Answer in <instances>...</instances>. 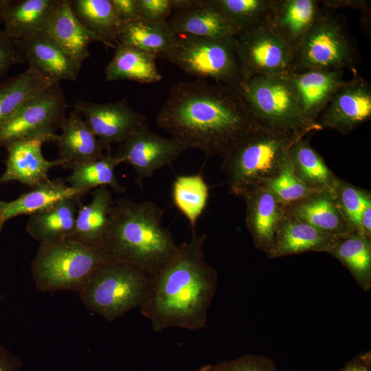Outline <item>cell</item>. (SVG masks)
<instances>
[{
    "label": "cell",
    "mask_w": 371,
    "mask_h": 371,
    "mask_svg": "<svg viewBox=\"0 0 371 371\" xmlns=\"http://www.w3.org/2000/svg\"><path fill=\"white\" fill-rule=\"evenodd\" d=\"M344 236L319 231L290 214L283 217L268 256L271 258L307 251H329Z\"/></svg>",
    "instance_id": "ffe728a7"
},
{
    "label": "cell",
    "mask_w": 371,
    "mask_h": 371,
    "mask_svg": "<svg viewBox=\"0 0 371 371\" xmlns=\"http://www.w3.org/2000/svg\"><path fill=\"white\" fill-rule=\"evenodd\" d=\"M177 36L168 21L139 18L122 23L117 41L118 45L136 47L160 58L171 49Z\"/></svg>",
    "instance_id": "4dcf8cb0"
},
{
    "label": "cell",
    "mask_w": 371,
    "mask_h": 371,
    "mask_svg": "<svg viewBox=\"0 0 371 371\" xmlns=\"http://www.w3.org/2000/svg\"><path fill=\"white\" fill-rule=\"evenodd\" d=\"M283 76L292 86L306 120L318 128V117L346 81L344 71L310 70Z\"/></svg>",
    "instance_id": "ac0fdd59"
},
{
    "label": "cell",
    "mask_w": 371,
    "mask_h": 371,
    "mask_svg": "<svg viewBox=\"0 0 371 371\" xmlns=\"http://www.w3.org/2000/svg\"><path fill=\"white\" fill-rule=\"evenodd\" d=\"M73 106L80 111L106 151L110 150L111 144H120L132 132L146 124L145 116L135 111L126 98L106 103L79 100Z\"/></svg>",
    "instance_id": "4fadbf2b"
},
{
    "label": "cell",
    "mask_w": 371,
    "mask_h": 371,
    "mask_svg": "<svg viewBox=\"0 0 371 371\" xmlns=\"http://www.w3.org/2000/svg\"><path fill=\"white\" fill-rule=\"evenodd\" d=\"M319 3L322 4L325 9L330 10L341 8L357 9L363 12L364 17L366 14L368 16V10H370L369 3L363 0H324L319 1Z\"/></svg>",
    "instance_id": "ee69618b"
},
{
    "label": "cell",
    "mask_w": 371,
    "mask_h": 371,
    "mask_svg": "<svg viewBox=\"0 0 371 371\" xmlns=\"http://www.w3.org/2000/svg\"><path fill=\"white\" fill-rule=\"evenodd\" d=\"M61 132L55 141L57 159L65 168L87 164L102 159L105 150L89 128L80 111L72 107L60 126Z\"/></svg>",
    "instance_id": "d6986e66"
},
{
    "label": "cell",
    "mask_w": 371,
    "mask_h": 371,
    "mask_svg": "<svg viewBox=\"0 0 371 371\" xmlns=\"http://www.w3.org/2000/svg\"><path fill=\"white\" fill-rule=\"evenodd\" d=\"M160 58L197 79L210 78L237 90L247 79L238 56L236 36L216 38L177 34L171 49Z\"/></svg>",
    "instance_id": "52a82bcc"
},
{
    "label": "cell",
    "mask_w": 371,
    "mask_h": 371,
    "mask_svg": "<svg viewBox=\"0 0 371 371\" xmlns=\"http://www.w3.org/2000/svg\"><path fill=\"white\" fill-rule=\"evenodd\" d=\"M79 21L107 47L115 49L122 25L111 0H69Z\"/></svg>",
    "instance_id": "f546056e"
},
{
    "label": "cell",
    "mask_w": 371,
    "mask_h": 371,
    "mask_svg": "<svg viewBox=\"0 0 371 371\" xmlns=\"http://www.w3.org/2000/svg\"><path fill=\"white\" fill-rule=\"evenodd\" d=\"M289 155L295 174L309 189L316 193L335 195L337 182L307 139L303 137L297 139L292 146Z\"/></svg>",
    "instance_id": "d6a6232c"
},
{
    "label": "cell",
    "mask_w": 371,
    "mask_h": 371,
    "mask_svg": "<svg viewBox=\"0 0 371 371\" xmlns=\"http://www.w3.org/2000/svg\"><path fill=\"white\" fill-rule=\"evenodd\" d=\"M188 148L180 141L151 131L146 124L132 132L119 144L113 155L118 164H126L135 172V182L142 188L145 179L170 166Z\"/></svg>",
    "instance_id": "7c38bea8"
},
{
    "label": "cell",
    "mask_w": 371,
    "mask_h": 371,
    "mask_svg": "<svg viewBox=\"0 0 371 371\" xmlns=\"http://www.w3.org/2000/svg\"><path fill=\"white\" fill-rule=\"evenodd\" d=\"M238 91L261 126L302 135L318 129L305 117L292 86L284 76H250Z\"/></svg>",
    "instance_id": "9c48e42d"
},
{
    "label": "cell",
    "mask_w": 371,
    "mask_h": 371,
    "mask_svg": "<svg viewBox=\"0 0 371 371\" xmlns=\"http://www.w3.org/2000/svg\"><path fill=\"white\" fill-rule=\"evenodd\" d=\"M244 199L247 227L256 247L268 254L284 216L282 204L265 186Z\"/></svg>",
    "instance_id": "44dd1931"
},
{
    "label": "cell",
    "mask_w": 371,
    "mask_h": 371,
    "mask_svg": "<svg viewBox=\"0 0 371 371\" xmlns=\"http://www.w3.org/2000/svg\"><path fill=\"white\" fill-rule=\"evenodd\" d=\"M111 260L102 246L74 237L40 243L31 265L36 288L43 292H78L89 277Z\"/></svg>",
    "instance_id": "5b68a950"
},
{
    "label": "cell",
    "mask_w": 371,
    "mask_h": 371,
    "mask_svg": "<svg viewBox=\"0 0 371 371\" xmlns=\"http://www.w3.org/2000/svg\"><path fill=\"white\" fill-rule=\"evenodd\" d=\"M114 201L108 186L97 188L91 193V200L88 204H80L72 237L88 245L101 246Z\"/></svg>",
    "instance_id": "83f0119b"
},
{
    "label": "cell",
    "mask_w": 371,
    "mask_h": 371,
    "mask_svg": "<svg viewBox=\"0 0 371 371\" xmlns=\"http://www.w3.org/2000/svg\"><path fill=\"white\" fill-rule=\"evenodd\" d=\"M164 212L153 201L126 196L115 201L101 244L110 259L131 264L149 277L161 270L178 248L162 224Z\"/></svg>",
    "instance_id": "3957f363"
},
{
    "label": "cell",
    "mask_w": 371,
    "mask_h": 371,
    "mask_svg": "<svg viewBox=\"0 0 371 371\" xmlns=\"http://www.w3.org/2000/svg\"><path fill=\"white\" fill-rule=\"evenodd\" d=\"M350 271L365 291L371 287V246L368 237L351 233L342 237L329 251Z\"/></svg>",
    "instance_id": "836d02e7"
},
{
    "label": "cell",
    "mask_w": 371,
    "mask_h": 371,
    "mask_svg": "<svg viewBox=\"0 0 371 371\" xmlns=\"http://www.w3.org/2000/svg\"><path fill=\"white\" fill-rule=\"evenodd\" d=\"M360 55L345 21L322 8L317 19L294 49L290 73L353 69Z\"/></svg>",
    "instance_id": "ba28073f"
},
{
    "label": "cell",
    "mask_w": 371,
    "mask_h": 371,
    "mask_svg": "<svg viewBox=\"0 0 371 371\" xmlns=\"http://www.w3.org/2000/svg\"><path fill=\"white\" fill-rule=\"evenodd\" d=\"M115 50L104 71L107 81L126 80L146 84L161 81V76L156 65L155 54L120 44Z\"/></svg>",
    "instance_id": "4316f807"
},
{
    "label": "cell",
    "mask_w": 371,
    "mask_h": 371,
    "mask_svg": "<svg viewBox=\"0 0 371 371\" xmlns=\"http://www.w3.org/2000/svg\"><path fill=\"white\" fill-rule=\"evenodd\" d=\"M150 277L139 268L109 260L101 265L77 292L83 304L107 322L139 308Z\"/></svg>",
    "instance_id": "8992f818"
},
{
    "label": "cell",
    "mask_w": 371,
    "mask_h": 371,
    "mask_svg": "<svg viewBox=\"0 0 371 371\" xmlns=\"http://www.w3.org/2000/svg\"><path fill=\"white\" fill-rule=\"evenodd\" d=\"M173 205L188 219L192 232L204 211L209 197V188L201 173L180 175L172 186Z\"/></svg>",
    "instance_id": "e575fe53"
},
{
    "label": "cell",
    "mask_w": 371,
    "mask_h": 371,
    "mask_svg": "<svg viewBox=\"0 0 371 371\" xmlns=\"http://www.w3.org/2000/svg\"><path fill=\"white\" fill-rule=\"evenodd\" d=\"M21 359L0 344V371H21Z\"/></svg>",
    "instance_id": "f6af8a7d"
},
{
    "label": "cell",
    "mask_w": 371,
    "mask_h": 371,
    "mask_svg": "<svg viewBox=\"0 0 371 371\" xmlns=\"http://www.w3.org/2000/svg\"><path fill=\"white\" fill-rule=\"evenodd\" d=\"M206 234L192 232L178 245L172 258L150 277L140 313L160 333L177 327L190 330L205 328L207 311L214 295L218 273L205 259Z\"/></svg>",
    "instance_id": "7a4b0ae2"
},
{
    "label": "cell",
    "mask_w": 371,
    "mask_h": 371,
    "mask_svg": "<svg viewBox=\"0 0 371 371\" xmlns=\"http://www.w3.org/2000/svg\"><path fill=\"white\" fill-rule=\"evenodd\" d=\"M339 195L343 210L354 227L360 228V221L366 206L370 203V196L363 191L349 185L341 186L337 183L335 195Z\"/></svg>",
    "instance_id": "ab89813d"
},
{
    "label": "cell",
    "mask_w": 371,
    "mask_h": 371,
    "mask_svg": "<svg viewBox=\"0 0 371 371\" xmlns=\"http://www.w3.org/2000/svg\"><path fill=\"white\" fill-rule=\"evenodd\" d=\"M156 122L188 149L222 159L258 124L236 89L204 79L173 85Z\"/></svg>",
    "instance_id": "6da1fadb"
},
{
    "label": "cell",
    "mask_w": 371,
    "mask_h": 371,
    "mask_svg": "<svg viewBox=\"0 0 371 371\" xmlns=\"http://www.w3.org/2000/svg\"><path fill=\"white\" fill-rule=\"evenodd\" d=\"M238 56L247 78L290 73L294 49L267 24L236 36Z\"/></svg>",
    "instance_id": "8fae6325"
},
{
    "label": "cell",
    "mask_w": 371,
    "mask_h": 371,
    "mask_svg": "<svg viewBox=\"0 0 371 371\" xmlns=\"http://www.w3.org/2000/svg\"><path fill=\"white\" fill-rule=\"evenodd\" d=\"M196 371H277V368L267 357L245 354L232 360L206 364Z\"/></svg>",
    "instance_id": "f35d334b"
},
{
    "label": "cell",
    "mask_w": 371,
    "mask_h": 371,
    "mask_svg": "<svg viewBox=\"0 0 371 371\" xmlns=\"http://www.w3.org/2000/svg\"><path fill=\"white\" fill-rule=\"evenodd\" d=\"M117 165L111 150H108L102 159L71 166V173L65 181L77 189L90 191L94 188L106 186L114 192L123 193L126 188L117 181L115 172Z\"/></svg>",
    "instance_id": "d590c367"
},
{
    "label": "cell",
    "mask_w": 371,
    "mask_h": 371,
    "mask_svg": "<svg viewBox=\"0 0 371 371\" xmlns=\"http://www.w3.org/2000/svg\"><path fill=\"white\" fill-rule=\"evenodd\" d=\"M58 134H41L14 141L5 147L8 151L6 168L0 183L16 181L34 188L48 180L49 170L62 164L57 159L49 161L42 153L43 145L55 142Z\"/></svg>",
    "instance_id": "9a60e30c"
},
{
    "label": "cell",
    "mask_w": 371,
    "mask_h": 371,
    "mask_svg": "<svg viewBox=\"0 0 371 371\" xmlns=\"http://www.w3.org/2000/svg\"><path fill=\"white\" fill-rule=\"evenodd\" d=\"M2 300H3V295L0 293V303Z\"/></svg>",
    "instance_id": "681fc988"
},
{
    "label": "cell",
    "mask_w": 371,
    "mask_h": 371,
    "mask_svg": "<svg viewBox=\"0 0 371 371\" xmlns=\"http://www.w3.org/2000/svg\"><path fill=\"white\" fill-rule=\"evenodd\" d=\"M122 22L140 17L137 0H111Z\"/></svg>",
    "instance_id": "7bdbcfd3"
},
{
    "label": "cell",
    "mask_w": 371,
    "mask_h": 371,
    "mask_svg": "<svg viewBox=\"0 0 371 371\" xmlns=\"http://www.w3.org/2000/svg\"><path fill=\"white\" fill-rule=\"evenodd\" d=\"M80 203V198H68L29 215L27 232L40 243L71 237Z\"/></svg>",
    "instance_id": "d4e9b609"
},
{
    "label": "cell",
    "mask_w": 371,
    "mask_h": 371,
    "mask_svg": "<svg viewBox=\"0 0 371 371\" xmlns=\"http://www.w3.org/2000/svg\"><path fill=\"white\" fill-rule=\"evenodd\" d=\"M67 104L59 82L26 103L0 126V148L41 134H55L66 117Z\"/></svg>",
    "instance_id": "30bf717a"
},
{
    "label": "cell",
    "mask_w": 371,
    "mask_h": 371,
    "mask_svg": "<svg viewBox=\"0 0 371 371\" xmlns=\"http://www.w3.org/2000/svg\"><path fill=\"white\" fill-rule=\"evenodd\" d=\"M54 83L32 67L0 82V126Z\"/></svg>",
    "instance_id": "1f68e13d"
},
{
    "label": "cell",
    "mask_w": 371,
    "mask_h": 371,
    "mask_svg": "<svg viewBox=\"0 0 371 371\" xmlns=\"http://www.w3.org/2000/svg\"><path fill=\"white\" fill-rule=\"evenodd\" d=\"M322 8L316 0H273L267 25L295 49Z\"/></svg>",
    "instance_id": "7402d4cb"
},
{
    "label": "cell",
    "mask_w": 371,
    "mask_h": 371,
    "mask_svg": "<svg viewBox=\"0 0 371 371\" xmlns=\"http://www.w3.org/2000/svg\"><path fill=\"white\" fill-rule=\"evenodd\" d=\"M304 135L257 124L222 159L229 192L245 198L280 170L293 144Z\"/></svg>",
    "instance_id": "277c9868"
},
{
    "label": "cell",
    "mask_w": 371,
    "mask_h": 371,
    "mask_svg": "<svg viewBox=\"0 0 371 371\" xmlns=\"http://www.w3.org/2000/svg\"><path fill=\"white\" fill-rule=\"evenodd\" d=\"M338 371H371L370 351L355 357Z\"/></svg>",
    "instance_id": "bcb514c9"
},
{
    "label": "cell",
    "mask_w": 371,
    "mask_h": 371,
    "mask_svg": "<svg viewBox=\"0 0 371 371\" xmlns=\"http://www.w3.org/2000/svg\"><path fill=\"white\" fill-rule=\"evenodd\" d=\"M60 0H8L3 31L14 41L45 32L49 19Z\"/></svg>",
    "instance_id": "484cf974"
},
{
    "label": "cell",
    "mask_w": 371,
    "mask_h": 371,
    "mask_svg": "<svg viewBox=\"0 0 371 371\" xmlns=\"http://www.w3.org/2000/svg\"><path fill=\"white\" fill-rule=\"evenodd\" d=\"M240 32L267 23L273 0H213Z\"/></svg>",
    "instance_id": "8d00e7d4"
},
{
    "label": "cell",
    "mask_w": 371,
    "mask_h": 371,
    "mask_svg": "<svg viewBox=\"0 0 371 371\" xmlns=\"http://www.w3.org/2000/svg\"><path fill=\"white\" fill-rule=\"evenodd\" d=\"M265 186L282 205L301 201L316 193L309 189L295 174L289 154L279 172Z\"/></svg>",
    "instance_id": "74e56055"
},
{
    "label": "cell",
    "mask_w": 371,
    "mask_h": 371,
    "mask_svg": "<svg viewBox=\"0 0 371 371\" xmlns=\"http://www.w3.org/2000/svg\"><path fill=\"white\" fill-rule=\"evenodd\" d=\"M168 22L177 34L218 38L240 33L213 0H180Z\"/></svg>",
    "instance_id": "2e32d148"
},
{
    "label": "cell",
    "mask_w": 371,
    "mask_h": 371,
    "mask_svg": "<svg viewBox=\"0 0 371 371\" xmlns=\"http://www.w3.org/2000/svg\"><path fill=\"white\" fill-rule=\"evenodd\" d=\"M89 191L69 186L60 179H48L11 201H0V222L22 214H32L68 198L82 197Z\"/></svg>",
    "instance_id": "cb8c5ba5"
},
{
    "label": "cell",
    "mask_w": 371,
    "mask_h": 371,
    "mask_svg": "<svg viewBox=\"0 0 371 371\" xmlns=\"http://www.w3.org/2000/svg\"><path fill=\"white\" fill-rule=\"evenodd\" d=\"M140 17L151 21H167L180 0H137Z\"/></svg>",
    "instance_id": "60d3db41"
},
{
    "label": "cell",
    "mask_w": 371,
    "mask_h": 371,
    "mask_svg": "<svg viewBox=\"0 0 371 371\" xmlns=\"http://www.w3.org/2000/svg\"><path fill=\"white\" fill-rule=\"evenodd\" d=\"M45 32L71 57L83 62L89 47L100 38L85 27L73 13L69 0H60L52 14Z\"/></svg>",
    "instance_id": "603a6c76"
},
{
    "label": "cell",
    "mask_w": 371,
    "mask_h": 371,
    "mask_svg": "<svg viewBox=\"0 0 371 371\" xmlns=\"http://www.w3.org/2000/svg\"><path fill=\"white\" fill-rule=\"evenodd\" d=\"M23 63L25 62L14 40L0 30V82L12 67Z\"/></svg>",
    "instance_id": "b9f144b4"
},
{
    "label": "cell",
    "mask_w": 371,
    "mask_h": 371,
    "mask_svg": "<svg viewBox=\"0 0 371 371\" xmlns=\"http://www.w3.org/2000/svg\"><path fill=\"white\" fill-rule=\"evenodd\" d=\"M14 41L24 62L49 80H76L82 63L66 54L45 32Z\"/></svg>",
    "instance_id": "e0dca14e"
},
{
    "label": "cell",
    "mask_w": 371,
    "mask_h": 371,
    "mask_svg": "<svg viewBox=\"0 0 371 371\" xmlns=\"http://www.w3.org/2000/svg\"><path fill=\"white\" fill-rule=\"evenodd\" d=\"M335 201L334 194L315 193L296 204L291 215L323 232L345 236L352 232Z\"/></svg>",
    "instance_id": "f1b7e54d"
},
{
    "label": "cell",
    "mask_w": 371,
    "mask_h": 371,
    "mask_svg": "<svg viewBox=\"0 0 371 371\" xmlns=\"http://www.w3.org/2000/svg\"><path fill=\"white\" fill-rule=\"evenodd\" d=\"M3 223L0 222V234H1V229H2V227H3Z\"/></svg>",
    "instance_id": "c3c4849f"
},
{
    "label": "cell",
    "mask_w": 371,
    "mask_h": 371,
    "mask_svg": "<svg viewBox=\"0 0 371 371\" xmlns=\"http://www.w3.org/2000/svg\"><path fill=\"white\" fill-rule=\"evenodd\" d=\"M370 117V85L355 76L335 92L318 117L316 125L319 129L332 128L346 135Z\"/></svg>",
    "instance_id": "5bb4252c"
},
{
    "label": "cell",
    "mask_w": 371,
    "mask_h": 371,
    "mask_svg": "<svg viewBox=\"0 0 371 371\" xmlns=\"http://www.w3.org/2000/svg\"><path fill=\"white\" fill-rule=\"evenodd\" d=\"M8 0H0V24L3 23Z\"/></svg>",
    "instance_id": "7dc6e473"
}]
</instances>
